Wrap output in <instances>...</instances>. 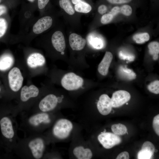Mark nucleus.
<instances>
[{
    "label": "nucleus",
    "mask_w": 159,
    "mask_h": 159,
    "mask_svg": "<svg viewBox=\"0 0 159 159\" xmlns=\"http://www.w3.org/2000/svg\"><path fill=\"white\" fill-rule=\"evenodd\" d=\"M83 82L84 80L82 77L72 72L65 74L61 80L63 87L69 91L79 89L82 86Z\"/></svg>",
    "instance_id": "nucleus-1"
},
{
    "label": "nucleus",
    "mask_w": 159,
    "mask_h": 159,
    "mask_svg": "<svg viewBox=\"0 0 159 159\" xmlns=\"http://www.w3.org/2000/svg\"><path fill=\"white\" fill-rule=\"evenodd\" d=\"M73 124L68 120L61 119L55 124L53 129L54 135L60 139H64L69 135L73 128Z\"/></svg>",
    "instance_id": "nucleus-2"
},
{
    "label": "nucleus",
    "mask_w": 159,
    "mask_h": 159,
    "mask_svg": "<svg viewBox=\"0 0 159 159\" xmlns=\"http://www.w3.org/2000/svg\"><path fill=\"white\" fill-rule=\"evenodd\" d=\"M99 142L106 149H110L120 144L122 141L120 137L114 133L103 132L98 137Z\"/></svg>",
    "instance_id": "nucleus-3"
},
{
    "label": "nucleus",
    "mask_w": 159,
    "mask_h": 159,
    "mask_svg": "<svg viewBox=\"0 0 159 159\" xmlns=\"http://www.w3.org/2000/svg\"><path fill=\"white\" fill-rule=\"evenodd\" d=\"M9 85L11 90L17 92L21 87L23 81V77L20 70L17 67L13 68L8 74Z\"/></svg>",
    "instance_id": "nucleus-4"
},
{
    "label": "nucleus",
    "mask_w": 159,
    "mask_h": 159,
    "mask_svg": "<svg viewBox=\"0 0 159 159\" xmlns=\"http://www.w3.org/2000/svg\"><path fill=\"white\" fill-rule=\"evenodd\" d=\"M131 97L128 92L120 90L115 92L112 94L111 100L112 107H120L128 101Z\"/></svg>",
    "instance_id": "nucleus-5"
},
{
    "label": "nucleus",
    "mask_w": 159,
    "mask_h": 159,
    "mask_svg": "<svg viewBox=\"0 0 159 159\" xmlns=\"http://www.w3.org/2000/svg\"><path fill=\"white\" fill-rule=\"evenodd\" d=\"M112 107L111 99L106 94L101 95L97 104L99 112L102 115H107L110 112Z\"/></svg>",
    "instance_id": "nucleus-6"
},
{
    "label": "nucleus",
    "mask_w": 159,
    "mask_h": 159,
    "mask_svg": "<svg viewBox=\"0 0 159 159\" xmlns=\"http://www.w3.org/2000/svg\"><path fill=\"white\" fill-rule=\"evenodd\" d=\"M58 102V98L55 95L49 94L41 101L39 104V107L43 112H48L54 109L56 106Z\"/></svg>",
    "instance_id": "nucleus-7"
},
{
    "label": "nucleus",
    "mask_w": 159,
    "mask_h": 159,
    "mask_svg": "<svg viewBox=\"0 0 159 159\" xmlns=\"http://www.w3.org/2000/svg\"><path fill=\"white\" fill-rule=\"evenodd\" d=\"M28 146L35 158L39 159L42 158L44 145L43 141L41 138H37L32 140L29 142Z\"/></svg>",
    "instance_id": "nucleus-8"
},
{
    "label": "nucleus",
    "mask_w": 159,
    "mask_h": 159,
    "mask_svg": "<svg viewBox=\"0 0 159 159\" xmlns=\"http://www.w3.org/2000/svg\"><path fill=\"white\" fill-rule=\"evenodd\" d=\"M69 42L72 49L77 51L83 49L87 43L85 39L75 33H72L70 34L69 37Z\"/></svg>",
    "instance_id": "nucleus-9"
},
{
    "label": "nucleus",
    "mask_w": 159,
    "mask_h": 159,
    "mask_svg": "<svg viewBox=\"0 0 159 159\" xmlns=\"http://www.w3.org/2000/svg\"><path fill=\"white\" fill-rule=\"evenodd\" d=\"M53 20L51 17L46 16L39 19L34 24L33 28V32L39 34L49 28L52 24Z\"/></svg>",
    "instance_id": "nucleus-10"
},
{
    "label": "nucleus",
    "mask_w": 159,
    "mask_h": 159,
    "mask_svg": "<svg viewBox=\"0 0 159 159\" xmlns=\"http://www.w3.org/2000/svg\"><path fill=\"white\" fill-rule=\"evenodd\" d=\"M51 42L53 47L57 51L62 52L65 50V40L64 34L61 31H57L53 34Z\"/></svg>",
    "instance_id": "nucleus-11"
},
{
    "label": "nucleus",
    "mask_w": 159,
    "mask_h": 159,
    "mask_svg": "<svg viewBox=\"0 0 159 159\" xmlns=\"http://www.w3.org/2000/svg\"><path fill=\"white\" fill-rule=\"evenodd\" d=\"M0 125L2 135L6 138H12L14 136V132L10 120L6 117L2 118L0 120Z\"/></svg>",
    "instance_id": "nucleus-12"
},
{
    "label": "nucleus",
    "mask_w": 159,
    "mask_h": 159,
    "mask_svg": "<svg viewBox=\"0 0 159 159\" xmlns=\"http://www.w3.org/2000/svg\"><path fill=\"white\" fill-rule=\"evenodd\" d=\"M39 93L38 89L34 85H31L29 87L24 86L21 90V99L23 102H26L31 97H37Z\"/></svg>",
    "instance_id": "nucleus-13"
},
{
    "label": "nucleus",
    "mask_w": 159,
    "mask_h": 159,
    "mask_svg": "<svg viewBox=\"0 0 159 159\" xmlns=\"http://www.w3.org/2000/svg\"><path fill=\"white\" fill-rule=\"evenodd\" d=\"M112 59L113 55L112 53L108 51L106 52L98 67V71L100 74L103 76L107 74Z\"/></svg>",
    "instance_id": "nucleus-14"
},
{
    "label": "nucleus",
    "mask_w": 159,
    "mask_h": 159,
    "mask_svg": "<svg viewBox=\"0 0 159 159\" xmlns=\"http://www.w3.org/2000/svg\"><path fill=\"white\" fill-rule=\"evenodd\" d=\"M45 62L44 57L42 54L38 53H35L31 54L27 60L28 65L32 68L42 66Z\"/></svg>",
    "instance_id": "nucleus-15"
},
{
    "label": "nucleus",
    "mask_w": 159,
    "mask_h": 159,
    "mask_svg": "<svg viewBox=\"0 0 159 159\" xmlns=\"http://www.w3.org/2000/svg\"><path fill=\"white\" fill-rule=\"evenodd\" d=\"M50 121L49 115L45 113L37 114L31 117L29 120V123L34 126H37L42 123H48Z\"/></svg>",
    "instance_id": "nucleus-16"
},
{
    "label": "nucleus",
    "mask_w": 159,
    "mask_h": 159,
    "mask_svg": "<svg viewBox=\"0 0 159 159\" xmlns=\"http://www.w3.org/2000/svg\"><path fill=\"white\" fill-rule=\"evenodd\" d=\"M73 153L78 159H90L92 155V152L90 149H85L81 146L75 148L73 150Z\"/></svg>",
    "instance_id": "nucleus-17"
},
{
    "label": "nucleus",
    "mask_w": 159,
    "mask_h": 159,
    "mask_svg": "<svg viewBox=\"0 0 159 159\" xmlns=\"http://www.w3.org/2000/svg\"><path fill=\"white\" fill-rule=\"evenodd\" d=\"M14 59L10 54H5L0 57V70L5 71L10 68L13 65Z\"/></svg>",
    "instance_id": "nucleus-18"
},
{
    "label": "nucleus",
    "mask_w": 159,
    "mask_h": 159,
    "mask_svg": "<svg viewBox=\"0 0 159 159\" xmlns=\"http://www.w3.org/2000/svg\"><path fill=\"white\" fill-rule=\"evenodd\" d=\"M118 73L121 77L128 80L135 79L136 77V74L132 70L122 66L119 68Z\"/></svg>",
    "instance_id": "nucleus-19"
},
{
    "label": "nucleus",
    "mask_w": 159,
    "mask_h": 159,
    "mask_svg": "<svg viewBox=\"0 0 159 159\" xmlns=\"http://www.w3.org/2000/svg\"><path fill=\"white\" fill-rule=\"evenodd\" d=\"M59 4L67 14L70 16L75 15L76 12L70 0H59Z\"/></svg>",
    "instance_id": "nucleus-20"
},
{
    "label": "nucleus",
    "mask_w": 159,
    "mask_h": 159,
    "mask_svg": "<svg viewBox=\"0 0 159 159\" xmlns=\"http://www.w3.org/2000/svg\"><path fill=\"white\" fill-rule=\"evenodd\" d=\"M73 7L76 12L83 14L89 13L92 9L91 6L83 0H81L74 5Z\"/></svg>",
    "instance_id": "nucleus-21"
},
{
    "label": "nucleus",
    "mask_w": 159,
    "mask_h": 159,
    "mask_svg": "<svg viewBox=\"0 0 159 159\" xmlns=\"http://www.w3.org/2000/svg\"><path fill=\"white\" fill-rule=\"evenodd\" d=\"M149 52L153 57V60L158 59L159 53V43L157 42L154 41L150 42L148 45Z\"/></svg>",
    "instance_id": "nucleus-22"
},
{
    "label": "nucleus",
    "mask_w": 159,
    "mask_h": 159,
    "mask_svg": "<svg viewBox=\"0 0 159 159\" xmlns=\"http://www.w3.org/2000/svg\"><path fill=\"white\" fill-rule=\"evenodd\" d=\"M111 129L113 132L117 135H122L126 134L127 129L125 125L121 123L112 125Z\"/></svg>",
    "instance_id": "nucleus-23"
},
{
    "label": "nucleus",
    "mask_w": 159,
    "mask_h": 159,
    "mask_svg": "<svg viewBox=\"0 0 159 159\" xmlns=\"http://www.w3.org/2000/svg\"><path fill=\"white\" fill-rule=\"evenodd\" d=\"M133 39L137 43L142 44L148 41L150 36L147 33H142L135 34L133 36Z\"/></svg>",
    "instance_id": "nucleus-24"
},
{
    "label": "nucleus",
    "mask_w": 159,
    "mask_h": 159,
    "mask_svg": "<svg viewBox=\"0 0 159 159\" xmlns=\"http://www.w3.org/2000/svg\"><path fill=\"white\" fill-rule=\"evenodd\" d=\"M153 153L151 151L146 149H142L138 153V158L139 159H151Z\"/></svg>",
    "instance_id": "nucleus-25"
},
{
    "label": "nucleus",
    "mask_w": 159,
    "mask_h": 159,
    "mask_svg": "<svg viewBox=\"0 0 159 159\" xmlns=\"http://www.w3.org/2000/svg\"><path fill=\"white\" fill-rule=\"evenodd\" d=\"M118 56L120 59L129 62L134 61L135 58V55L132 54L122 51L119 52Z\"/></svg>",
    "instance_id": "nucleus-26"
},
{
    "label": "nucleus",
    "mask_w": 159,
    "mask_h": 159,
    "mask_svg": "<svg viewBox=\"0 0 159 159\" xmlns=\"http://www.w3.org/2000/svg\"><path fill=\"white\" fill-rule=\"evenodd\" d=\"M148 89L149 91L155 94L159 93V81L155 80L149 84L148 86Z\"/></svg>",
    "instance_id": "nucleus-27"
},
{
    "label": "nucleus",
    "mask_w": 159,
    "mask_h": 159,
    "mask_svg": "<svg viewBox=\"0 0 159 159\" xmlns=\"http://www.w3.org/2000/svg\"><path fill=\"white\" fill-rule=\"evenodd\" d=\"M92 46L96 49H100L104 47L103 41L100 38L96 37L92 39L90 42Z\"/></svg>",
    "instance_id": "nucleus-28"
},
{
    "label": "nucleus",
    "mask_w": 159,
    "mask_h": 159,
    "mask_svg": "<svg viewBox=\"0 0 159 159\" xmlns=\"http://www.w3.org/2000/svg\"><path fill=\"white\" fill-rule=\"evenodd\" d=\"M7 28V23L4 18H0V38L5 33Z\"/></svg>",
    "instance_id": "nucleus-29"
},
{
    "label": "nucleus",
    "mask_w": 159,
    "mask_h": 159,
    "mask_svg": "<svg viewBox=\"0 0 159 159\" xmlns=\"http://www.w3.org/2000/svg\"><path fill=\"white\" fill-rule=\"evenodd\" d=\"M120 11L124 15L129 16L132 13V9L130 5H125L120 7Z\"/></svg>",
    "instance_id": "nucleus-30"
},
{
    "label": "nucleus",
    "mask_w": 159,
    "mask_h": 159,
    "mask_svg": "<svg viewBox=\"0 0 159 159\" xmlns=\"http://www.w3.org/2000/svg\"><path fill=\"white\" fill-rule=\"evenodd\" d=\"M113 16L111 13H107L103 14L101 19V23L103 24H107L112 19Z\"/></svg>",
    "instance_id": "nucleus-31"
},
{
    "label": "nucleus",
    "mask_w": 159,
    "mask_h": 159,
    "mask_svg": "<svg viewBox=\"0 0 159 159\" xmlns=\"http://www.w3.org/2000/svg\"><path fill=\"white\" fill-rule=\"evenodd\" d=\"M153 125L154 130L156 134L159 135V115L155 116L153 119Z\"/></svg>",
    "instance_id": "nucleus-32"
},
{
    "label": "nucleus",
    "mask_w": 159,
    "mask_h": 159,
    "mask_svg": "<svg viewBox=\"0 0 159 159\" xmlns=\"http://www.w3.org/2000/svg\"><path fill=\"white\" fill-rule=\"evenodd\" d=\"M142 149H146L151 151L154 154L155 149L153 144L149 141L145 142L143 144Z\"/></svg>",
    "instance_id": "nucleus-33"
},
{
    "label": "nucleus",
    "mask_w": 159,
    "mask_h": 159,
    "mask_svg": "<svg viewBox=\"0 0 159 159\" xmlns=\"http://www.w3.org/2000/svg\"><path fill=\"white\" fill-rule=\"evenodd\" d=\"M109 2L114 4H120L130 2L132 0H107Z\"/></svg>",
    "instance_id": "nucleus-34"
},
{
    "label": "nucleus",
    "mask_w": 159,
    "mask_h": 159,
    "mask_svg": "<svg viewBox=\"0 0 159 159\" xmlns=\"http://www.w3.org/2000/svg\"><path fill=\"white\" fill-rule=\"evenodd\" d=\"M129 155L127 151H124L120 153L117 156L116 159H129Z\"/></svg>",
    "instance_id": "nucleus-35"
},
{
    "label": "nucleus",
    "mask_w": 159,
    "mask_h": 159,
    "mask_svg": "<svg viewBox=\"0 0 159 159\" xmlns=\"http://www.w3.org/2000/svg\"><path fill=\"white\" fill-rule=\"evenodd\" d=\"M49 0H38V5L39 9L44 8L48 3Z\"/></svg>",
    "instance_id": "nucleus-36"
},
{
    "label": "nucleus",
    "mask_w": 159,
    "mask_h": 159,
    "mask_svg": "<svg viewBox=\"0 0 159 159\" xmlns=\"http://www.w3.org/2000/svg\"><path fill=\"white\" fill-rule=\"evenodd\" d=\"M107 10V8L106 6L104 4L100 6L98 9V12L101 14H104Z\"/></svg>",
    "instance_id": "nucleus-37"
},
{
    "label": "nucleus",
    "mask_w": 159,
    "mask_h": 159,
    "mask_svg": "<svg viewBox=\"0 0 159 159\" xmlns=\"http://www.w3.org/2000/svg\"><path fill=\"white\" fill-rule=\"evenodd\" d=\"M120 11V8L118 6H115L113 7L111 10V13L113 16L117 14Z\"/></svg>",
    "instance_id": "nucleus-38"
},
{
    "label": "nucleus",
    "mask_w": 159,
    "mask_h": 159,
    "mask_svg": "<svg viewBox=\"0 0 159 159\" xmlns=\"http://www.w3.org/2000/svg\"><path fill=\"white\" fill-rule=\"evenodd\" d=\"M7 11V8L3 5H0V16L5 14Z\"/></svg>",
    "instance_id": "nucleus-39"
},
{
    "label": "nucleus",
    "mask_w": 159,
    "mask_h": 159,
    "mask_svg": "<svg viewBox=\"0 0 159 159\" xmlns=\"http://www.w3.org/2000/svg\"><path fill=\"white\" fill-rule=\"evenodd\" d=\"M81 0H71L72 2L74 5L77 4Z\"/></svg>",
    "instance_id": "nucleus-40"
},
{
    "label": "nucleus",
    "mask_w": 159,
    "mask_h": 159,
    "mask_svg": "<svg viewBox=\"0 0 159 159\" xmlns=\"http://www.w3.org/2000/svg\"><path fill=\"white\" fill-rule=\"evenodd\" d=\"M27 0L31 2H33L35 0Z\"/></svg>",
    "instance_id": "nucleus-41"
},
{
    "label": "nucleus",
    "mask_w": 159,
    "mask_h": 159,
    "mask_svg": "<svg viewBox=\"0 0 159 159\" xmlns=\"http://www.w3.org/2000/svg\"></svg>",
    "instance_id": "nucleus-42"
},
{
    "label": "nucleus",
    "mask_w": 159,
    "mask_h": 159,
    "mask_svg": "<svg viewBox=\"0 0 159 159\" xmlns=\"http://www.w3.org/2000/svg\"></svg>",
    "instance_id": "nucleus-43"
}]
</instances>
